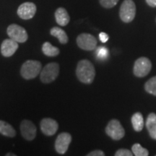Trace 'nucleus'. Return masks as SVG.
Wrapping results in <instances>:
<instances>
[{"label": "nucleus", "mask_w": 156, "mask_h": 156, "mask_svg": "<svg viewBox=\"0 0 156 156\" xmlns=\"http://www.w3.org/2000/svg\"><path fill=\"white\" fill-rule=\"evenodd\" d=\"M133 153L127 149H120L115 153L116 156H132Z\"/></svg>", "instance_id": "obj_24"}, {"label": "nucleus", "mask_w": 156, "mask_h": 156, "mask_svg": "<svg viewBox=\"0 0 156 156\" xmlns=\"http://www.w3.org/2000/svg\"><path fill=\"white\" fill-rule=\"evenodd\" d=\"M105 155V153H103V151H92L90 152V153H88L87 155V156H104Z\"/></svg>", "instance_id": "obj_26"}, {"label": "nucleus", "mask_w": 156, "mask_h": 156, "mask_svg": "<svg viewBox=\"0 0 156 156\" xmlns=\"http://www.w3.org/2000/svg\"><path fill=\"white\" fill-rule=\"evenodd\" d=\"M146 2L152 7H156V0H146Z\"/></svg>", "instance_id": "obj_27"}, {"label": "nucleus", "mask_w": 156, "mask_h": 156, "mask_svg": "<svg viewBox=\"0 0 156 156\" xmlns=\"http://www.w3.org/2000/svg\"><path fill=\"white\" fill-rule=\"evenodd\" d=\"M99 39L102 43H106L108 41L109 36L108 34H106V33L101 32L100 34H99Z\"/></svg>", "instance_id": "obj_25"}, {"label": "nucleus", "mask_w": 156, "mask_h": 156, "mask_svg": "<svg viewBox=\"0 0 156 156\" xmlns=\"http://www.w3.org/2000/svg\"><path fill=\"white\" fill-rule=\"evenodd\" d=\"M20 131L22 136L26 140L31 141L36 136V127L32 122L29 120H23L20 124Z\"/></svg>", "instance_id": "obj_10"}, {"label": "nucleus", "mask_w": 156, "mask_h": 156, "mask_svg": "<svg viewBox=\"0 0 156 156\" xmlns=\"http://www.w3.org/2000/svg\"><path fill=\"white\" fill-rule=\"evenodd\" d=\"M59 73V65L55 62L46 64L41 72V80L44 83L54 81Z\"/></svg>", "instance_id": "obj_4"}, {"label": "nucleus", "mask_w": 156, "mask_h": 156, "mask_svg": "<svg viewBox=\"0 0 156 156\" xmlns=\"http://www.w3.org/2000/svg\"><path fill=\"white\" fill-rule=\"evenodd\" d=\"M136 15V6L132 0H124L120 7L119 16L123 22L130 23Z\"/></svg>", "instance_id": "obj_3"}, {"label": "nucleus", "mask_w": 156, "mask_h": 156, "mask_svg": "<svg viewBox=\"0 0 156 156\" xmlns=\"http://www.w3.org/2000/svg\"><path fill=\"white\" fill-rule=\"evenodd\" d=\"M132 124L134 129L136 132H141L144 127V119L142 114L136 112L132 116Z\"/></svg>", "instance_id": "obj_17"}, {"label": "nucleus", "mask_w": 156, "mask_h": 156, "mask_svg": "<svg viewBox=\"0 0 156 156\" xmlns=\"http://www.w3.org/2000/svg\"><path fill=\"white\" fill-rule=\"evenodd\" d=\"M17 48L18 44L12 39H5L1 46V53L5 57H9L14 54Z\"/></svg>", "instance_id": "obj_13"}, {"label": "nucleus", "mask_w": 156, "mask_h": 156, "mask_svg": "<svg viewBox=\"0 0 156 156\" xmlns=\"http://www.w3.org/2000/svg\"><path fill=\"white\" fill-rule=\"evenodd\" d=\"M16 156V155L15 154H13V153H7V155H6V156Z\"/></svg>", "instance_id": "obj_28"}, {"label": "nucleus", "mask_w": 156, "mask_h": 156, "mask_svg": "<svg viewBox=\"0 0 156 156\" xmlns=\"http://www.w3.org/2000/svg\"><path fill=\"white\" fill-rule=\"evenodd\" d=\"M58 128V123L52 119L45 118L41 122V129L46 136H52L55 134Z\"/></svg>", "instance_id": "obj_12"}, {"label": "nucleus", "mask_w": 156, "mask_h": 156, "mask_svg": "<svg viewBox=\"0 0 156 156\" xmlns=\"http://www.w3.org/2000/svg\"><path fill=\"white\" fill-rule=\"evenodd\" d=\"M106 133L114 140H119L125 135V130L119 121L112 119L108 122L106 126Z\"/></svg>", "instance_id": "obj_5"}, {"label": "nucleus", "mask_w": 156, "mask_h": 156, "mask_svg": "<svg viewBox=\"0 0 156 156\" xmlns=\"http://www.w3.org/2000/svg\"><path fill=\"white\" fill-rule=\"evenodd\" d=\"M99 2L105 8H112L115 5H116L119 0H99Z\"/></svg>", "instance_id": "obj_23"}, {"label": "nucleus", "mask_w": 156, "mask_h": 156, "mask_svg": "<svg viewBox=\"0 0 156 156\" xmlns=\"http://www.w3.org/2000/svg\"><path fill=\"white\" fill-rule=\"evenodd\" d=\"M50 33L52 36L56 37L61 44H65L68 42L67 35L65 33V31L62 30V28H58V27H54L53 28H51Z\"/></svg>", "instance_id": "obj_18"}, {"label": "nucleus", "mask_w": 156, "mask_h": 156, "mask_svg": "<svg viewBox=\"0 0 156 156\" xmlns=\"http://www.w3.org/2000/svg\"><path fill=\"white\" fill-rule=\"evenodd\" d=\"M41 63L36 60H28L23 64L20 74L25 80L34 79L41 72Z\"/></svg>", "instance_id": "obj_2"}, {"label": "nucleus", "mask_w": 156, "mask_h": 156, "mask_svg": "<svg viewBox=\"0 0 156 156\" xmlns=\"http://www.w3.org/2000/svg\"><path fill=\"white\" fill-rule=\"evenodd\" d=\"M96 56L98 58L101 60H105L108 58L109 51L106 47H103V46H100L97 48L96 52Z\"/></svg>", "instance_id": "obj_22"}, {"label": "nucleus", "mask_w": 156, "mask_h": 156, "mask_svg": "<svg viewBox=\"0 0 156 156\" xmlns=\"http://www.w3.org/2000/svg\"><path fill=\"white\" fill-rule=\"evenodd\" d=\"M151 68L152 64L149 58L146 57H140L135 61L133 73L136 77H143L149 74Z\"/></svg>", "instance_id": "obj_6"}, {"label": "nucleus", "mask_w": 156, "mask_h": 156, "mask_svg": "<svg viewBox=\"0 0 156 156\" xmlns=\"http://www.w3.org/2000/svg\"><path fill=\"white\" fill-rule=\"evenodd\" d=\"M77 46L85 51H92L96 48L97 40L93 35L82 34L77 38Z\"/></svg>", "instance_id": "obj_8"}, {"label": "nucleus", "mask_w": 156, "mask_h": 156, "mask_svg": "<svg viewBox=\"0 0 156 156\" xmlns=\"http://www.w3.org/2000/svg\"><path fill=\"white\" fill-rule=\"evenodd\" d=\"M72 142L71 134L63 132L58 134L55 142V149L58 153L63 155L67 151L69 144Z\"/></svg>", "instance_id": "obj_9"}, {"label": "nucleus", "mask_w": 156, "mask_h": 156, "mask_svg": "<svg viewBox=\"0 0 156 156\" xmlns=\"http://www.w3.org/2000/svg\"><path fill=\"white\" fill-rule=\"evenodd\" d=\"M42 51L43 53L48 56H56L59 54V49L55 46H52L49 42H45L43 44Z\"/></svg>", "instance_id": "obj_19"}, {"label": "nucleus", "mask_w": 156, "mask_h": 156, "mask_svg": "<svg viewBox=\"0 0 156 156\" xmlns=\"http://www.w3.org/2000/svg\"><path fill=\"white\" fill-rule=\"evenodd\" d=\"M7 33L9 38L12 39L17 43H24L28 40V36L27 31L24 28L18 25L12 24L9 25Z\"/></svg>", "instance_id": "obj_7"}, {"label": "nucleus", "mask_w": 156, "mask_h": 156, "mask_svg": "<svg viewBox=\"0 0 156 156\" xmlns=\"http://www.w3.org/2000/svg\"><path fill=\"white\" fill-rule=\"evenodd\" d=\"M36 12V6L32 2H25L17 9V15L23 20H30L34 17Z\"/></svg>", "instance_id": "obj_11"}, {"label": "nucleus", "mask_w": 156, "mask_h": 156, "mask_svg": "<svg viewBox=\"0 0 156 156\" xmlns=\"http://www.w3.org/2000/svg\"><path fill=\"white\" fill-rule=\"evenodd\" d=\"M0 134L9 137H14L16 135V132L10 124L0 120Z\"/></svg>", "instance_id": "obj_16"}, {"label": "nucleus", "mask_w": 156, "mask_h": 156, "mask_svg": "<svg viewBox=\"0 0 156 156\" xmlns=\"http://www.w3.org/2000/svg\"><path fill=\"white\" fill-rule=\"evenodd\" d=\"M55 18L56 23L61 26H66L69 23L70 18L67 11L63 7H59L55 12Z\"/></svg>", "instance_id": "obj_14"}, {"label": "nucleus", "mask_w": 156, "mask_h": 156, "mask_svg": "<svg viewBox=\"0 0 156 156\" xmlns=\"http://www.w3.org/2000/svg\"><path fill=\"white\" fill-rule=\"evenodd\" d=\"M76 75L82 83L85 84L92 83L95 76L94 66L88 60H81L77 64Z\"/></svg>", "instance_id": "obj_1"}, {"label": "nucleus", "mask_w": 156, "mask_h": 156, "mask_svg": "<svg viewBox=\"0 0 156 156\" xmlns=\"http://www.w3.org/2000/svg\"><path fill=\"white\" fill-rule=\"evenodd\" d=\"M132 153L136 156H147L149 155V152L147 149L142 147L140 144L136 143L132 147Z\"/></svg>", "instance_id": "obj_21"}, {"label": "nucleus", "mask_w": 156, "mask_h": 156, "mask_svg": "<svg viewBox=\"0 0 156 156\" xmlns=\"http://www.w3.org/2000/svg\"><path fill=\"white\" fill-rule=\"evenodd\" d=\"M147 127L150 136L154 140H156V114L151 113L148 115L146 121Z\"/></svg>", "instance_id": "obj_15"}, {"label": "nucleus", "mask_w": 156, "mask_h": 156, "mask_svg": "<svg viewBox=\"0 0 156 156\" xmlns=\"http://www.w3.org/2000/svg\"><path fill=\"white\" fill-rule=\"evenodd\" d=\"M145 89L148 93L156 96V76L151 77L145 83Z\"/></svg>", "instance_id": "obj_20"}]
</instances>
